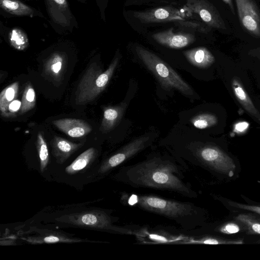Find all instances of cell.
<instances>
[{"label":"cell","mask_w":260,"mask_h":260,"mask_svg":"<svg viewBox=\"0 0 260 260\" xmlns=\"http://www.w3.org/2000/svg\"><path fill=\"white\" fill-rule=\"evenodd\" d=\"M187 170L175 156L154 154L135 164L123 166L115 179L135 188L166 190L196 198L197 192L185 180L184 173Z\"/></svg>","instance_id":"1"},{"label":"cell","mask_w":260,"mask_h":260,"mask_svg":"<svg viewBox=\"0 0 260 260\" xmlns=\"http://www.w3.org/2000/svg\"><path fill=\"white\" fill-rule=\"evenodd\" d=\"M121 200L126 201L129 205H136L143 210L173 220L186 232H193L203 223L204 211L192 203L153 194H131L128 196L125 193L122 194Z\"/></svg>","instance_id":"2"},{"label":"cell","mask_w":260,"mask_h":260,"mask_svg":"<svg viewBox=\"0 0 260 260\" xmlns=\"http://www.w3.org/2000/svg\"><path fill=\"white\" fill-rule=\"evenodd\" d=\"M185 167V162L211 171L229 174L235 169L233 160L219 148L211 144L194 143L174 156Z\"/></svg>","instance_id":"3"},{"label":"cell","mask_w":260,"mask_h":260,"mask_svg":"<svg viewBox=\"0 0 260 260\" xmlns=\"http://www.w3.org/2000/svg\"><path fill=\"white\" fill-rule=\"evenodd\" d=\"M118 218L103 210H95L65 214L54 219L56 223L70 226L89 229L113 234L134 235L140 237L141 230L132 226L114 224Z\"/></svg>","instance_id":"4"},{"label":"cell","mask_w":260,"mask_h":260,"mask_svg":"<svg viewBox=\"0 0 260 260\" xmlns=\"http://www.w3.org/2000/svg\"><path fill=\"white\" fill-rule=\"evenodd\" d=\"M131 17L134 22L139 25L174 22L180 26L195 28L203 32H206L207 28L204 23L195 20L185 5L180 9L172 6H167L133 11L131 12Z\"/></svg>","instance_id":"5"},{"label":"cell","mask_w":260,"mask_h":260,"mask_svg":"<svg viewBox=\"0 0 260 260\" xmlns=\"http://www.w3.org/2000/svg\"><path fill=\"white\" fill-rule=\"evenodd\" d=\"M117 50L108 69L103 72L97 63L90 64L80 81L75 92L76 105H85L98 98L109 83L120 59Z\"/></svg>","instance_id":"6"},{"label":"cell","mask_w":260,"mask_h":260,"mask_svg":"<svg viewBox=\"0 0 260 260\" xmlns=\"http://www.w3.org/2000/svg\"><path fill=\"white\" fill-rule=\"evenodd\" d=\"M135 51L139 58L165 88L177 89L186 95H193L194 91L190 85L156 55L140 45H136Z\"/></svg>","instance_id":"7"},{"label":"cell","mask_w":260,"mask_h":260,"mask_svg":"<svg viewBox=\"0 0 260 260\" xmlns=\"http://www.w3.org/2000/svg\"><path fill=\"white\" fill-rule=\"evenodd\" d=\"M52 27L58 34L72 32L78 28V22L67 0H44Z\"/></svg>","instance_id":"8"},{"label":"cell","mask_w":260,"mask_h":260,"mask_svg":"<svg viewBox=\"0 0 260 260\" xmlns=\"http://www.w3.org/2000/svg\"><path fill=\"white\" fill-rule=\"evenodd\" d=\"M151 143L149 136L137 138L122 147L115 153L106 158L100 166L98 172L105 174L133 158L147 148Z\"/></svg>","instance_id":"9"},{"label":"cell","mask_w":260,"mask_h":260,"mask_svg":"<svg viewBox=\"0 0 260 260\" xmlns=\"http://www.w3.org/2000/svg\"><path fill=\"white\" fill-rule=\"evenodd\" d=\"M194 19L210 28L225 29V24L217 10L207 0H185L184 5Z\"/></svg>","instance_id":"10"},{"label":"cell","mask_w":260,"mask_h":260,"mask_svg":"<svg viewBox=\"0 0 260 260\" xmlns=\"http://www.w3.org/2000/svg\"><path fill=\"white\" fill-rule=\"evenodd\" d=\"M22 234H28V235H21L20 239L31 244L79 242L101 243L100 241L72 237L61 232L39 229L35 226L29 227L27 232Z\"/></svg>","instance_id":"11"},{"label":"cell","mask_w":260,"mask_h":260,"mask_svg":"<svg viewBox=\"0 0 260 260\" xmlns=\"http://www.w3.org/2000/svg\"><path fill=\"white\" fill-rule=\"evenodd\" d=\"M239 20L251 35L260 38V11L254 0H235Z\"/></svg>","instance_id":"12"},{"label":"cell","mask_w":260,"mask_h":260,"mask_svg":"<svg viewBox=\"0 0 260 260\" xmlns=\"http://www.w3.org/2000/svg\"><path fill=\"white\" fill-rule=\"evenodd\" d=\"M152 37L158 44L172 49L184 48L196 40L193 35L184 32H175L173 28L154 33Z\"/></svg>","instance_id":"13"},{"label":"cell","mask_w":260,"mask_h":260,"mask_svg":"<svg viewBox=\"0 0 260 260\" xmlns=\"http://www.w3.org/2000/svg\"><path fill=\"white\" fill-rule=\"evenodd\" d=\"M68 57L63 51L56 50L52 52L44 63L43 72L52 79L60 81L66 70Z\"/></svg>","instance_id":"14"},{"label":"cell","mask_w":260,"mask_h":260,"mask_svg":"<svg viewBox=\"0 0 260 260\" xmlns=\"http://www.w3.org/2000/svg\"><path fill=\"white\" fill-rule=\"evenodd\" d=\"M52 123L60 131L72 138L86 136L92 131L89 123L79 119L62 118L53 120Z\"/></svg>","instance_id":"15"},{"label":"cell","mask_w":260,"mask_h":260,"mask_svg":"<svg viewBox=\"0 0 260 260\" xmlns=\"http://www.w3.org/2000/svg\"><path fill=\"white\" fill-rule=\"evenodd\" d=\"M1 13L8 17H40L45 18L41 12L19 0H0Z\"/></svg>","instance_id":"16"},{"label":"cell","mask_w":260,"mask_h":260,"mask_svg":"<svg viewBox=\"0 0 260 260\" xmlns=\"http://www.w3.org/2000/svg\"><path fill=\"white\" fill-rule=\"evenodd\" d=\"M127 107L126 103L104 108L103 118L100 126L102 133L113 130L120 122Z\"/></svg>","instance_id":"17"},{"label":"cell","mask_w":260,"mask_h":260,"mask_svg":"<svg viewBox=\"0 0 260 260\" xmlns=\"http://www.w3.org/2000/svg\"><path fill=\"white\" fill-rule=\"evenodd\" d=\"M82 145V143H74L57 136H55L51 142L52 153L59 164H63Z\"/></svg>","instance_id":"18"},{"label":"cell","mask_w":260,"mask_h":260,"mask_svg":"<svg viewBox=\"0 0 260 260\" xmlns=\"http://www.w3.org/2000/svg\"><path fill=\"white\" fill-rule=\"evenodd\" d=\"M183 54L190 63L200 68L209 67L215 60L212 54L204 47L186 50Z\"/></svg>","instance_id":"19"},{"label":"cell","mask_w":260,"mask_h":260,"mask_svg":"<svg viewBox=\"0 0 260 260\" xmlns=\"http://www.w3.org/2000/svg\"><path fill=\"white\" fill-rule=\"evenodd\" d=\"M232 86L236 98L242 106L250 115L260 121V115L258 111L237 78H233Z\"/></svg>","instance_id":"20"},{"label":"cell","mask_w":260,"mask_h":260,"mask_svg":"<svg viewBox=\"0 0 260 260\" xmlns=\"http://www.w3.org/2000/svg\"><path fill=\"white\" fill-rule=\"evenodd\" d=\"M96 154L97 151L94 148L87 149L66 167V172L68 174L72 175L82 170L94 159Z\"/></svg>","instance_id":"21"},{"label":"cell","mask_w":260,"mask_h":260,"mask_svg":"<svg viewBox=\"0 0 260 260\" xmlns=\"http://www.w3.org/2000/svg\"><path fill=\"white\" fill-rule=\"evenodd\" d=\"M18 82H15L4 88L0 93V111L1 115L6 117L10 104L15 100L18 94Z\"/></svg>","instance_id":"22"},{"label":"cell","mask_w":260,"mask_h":260,"mask_svg":"<svg viewBox=\"0 0 260 260\" xmlns=\"http://www.w3.org/2000/svg\"><path fill=\"white\" fill-rule=\"evenodd\" d=\"M20 114H23L32 109L36 103V96L33 86L30 82L26 84L22 99Z\"/></svg>","instance_id":"23"},{"label":"cell","mask_w":260,"mask_h":260,"mask_svg":"<svg viewBox=\"0 0 260 260\" xmlns=\"http://www.w3.org/2000/svg\"><path fill=\"white\" fill-rule=\"evenodd\" d=\"M36 145L39 156L40 169L43 172L48 164L49 155L46 142L41 133L38 134Z\"/></svg>","instance_id":"24"},{"label":"cell","mask_w":260,"mask_h":260,"mask_svg":"<svg viewBox=\"0 0 260 260\" xmlns=\"http://www.w3.org/2000/svg\"><path fill=\"white\" fill-rule=\"evenodd\" d=\"M190 122L197 128L205 129L215 125L217 118L215 115L211 113H202L191 118Z\"/></svg>","instance_id":"25"},{"label":"cell","mask_w":260,"mask_h":260,"mask_svg":"<svg viewBox=\"0 0 260 260\" xmlns=\"http://www.w3.org/2000/svg\"><path fill=\"white\" fill-rule=\"evenodd\" d=\"M9 32V41L14 48L18 50H23L27 47L29 44L28 39L20 29L14 28Z\"/></svg>","instance_id":"26"},{"label":"cell","mask_w":260,"mask_h":260,"mask_svg":"<svg viewBox=\"0 0 260 260\" xmlns=\"http://www.w3.org/2000/svg\"><path fill=\"white\" fill-rule=\"evenodd\" d=\"M237 220L244 224L251 232L260 234V222L252 217L246 214H240Z\"/></svg>","instance_id":"27"},{"label":"cell","mask_w":260,"mask_h":260,"mask_svg":"<svg viewBox=\"0 0 260 260\" xmlns=\"http://www.w3.org/2000/svg\"><path fill=\"white\" fill-rule=\"evenodd\" d=\"M190 243L202 244H242L243 242L241 241H227L222 239H219L211 237H204L200 239L193 240Z\"/></svg>","instance_id":"28"},{"label":"cell","mask_w":260,"mask_h":260,"mask_svg":"<svg viewBox=\"0 0 260 260\" xmlns=\"http://www.w3.org/2000/svg\"><path fill=\"white\" fill-rule=\"evenodd\" d=\"M219 230L220 232L224 234H232L238 233L240 231V227L238 224L231 222L224 224Z\"/></svg>","instance_id":"29"},{"label":"cell","mask_w":260,"mask_h":260,"mask_svg":"<svg viewBox=\"0 0 260 260\" xmlns=\"http://www.w3.org/2000/svg\"><path fill=\"white\" fill-rule=\"evenodd\" d=\"M21 102L20 101L15 100L9 105L6 117H12L15 115L19 109H20Z\"/></svg>","instance_id":"30"},{"label":"cell","mask_w":260,"mask_h":260,"mask_svg":"<svg viewBox=\"0 0 260 260\" xmlns=\"http://www.w3.org/2000/svg\"><path fill=\"white\" fill-rule=\"evenodd\" d=\"M229 204L234 207L251 211L260 214V207L259 206L246 205L232 202H229Z\"/></svg>","instance_id":"31"},{"label":"cell","mask_w":260,"mask_h":260,"mask_svg":"<svg viewBox=\"0 0 260 260\" xmlns=\"http://www.w3.org/2000/svg\"><path fill=\"white\" fill-rule=\"evenodd\" d=\"M248 125L246 122H240L236 125L235 129L239 132H242L247 127Z\"/></svg>","instance_id":"32"},{"label":"cell","mask_w":260,"mask_h":260,"mask_svg":"<svg viewBox=\"0 0 260 260\" xmlns=\"http://www.w3.org/2000/svg\"><path fill=\"white\" fill-rule=\"evenodd\" d=\"M230 8L232 13L235 15V11L232 0H222Z\"/></svg>","instance_id":"33"},{"label":"cell","mask_w":260,"mask_h":260,"mask_svg":"<svg viewBox=\"0 0 260 260\" xmlns=\"http://www.w3.org/2000/svg\"><path fill=\"white\" fill-rule=\"evenodd\" d=\"M157 1H160L161 2H173L176 0H157Z\"/></svg>","instance_id":"34"},{"label":"cell","mask_w":260,"mask_h":260,"mask_svg":"<svg viewBox=\"0 0 260 260\" xmlns=\"http://www.w3.org/2000/svg\"><path fill=\"white\" fill-rule=\"evenodd\" d=\"M78 1L79 3H82V4H85L86 0H76Z\"/></svg>","instance_id":"35"},{"label":"cell","mask_w":260,"mask_h":260,"mask_svg":"<svg viewBox=\"0 0 260 260\" xmlns=\"http://www.w3.org/2000/svg\"><path fill=\"white\" fill-rule=\"evenodd\" d=\"M260 52V48L257 49Z\"/></svg>","instance_id":"36"}]
</instances>
